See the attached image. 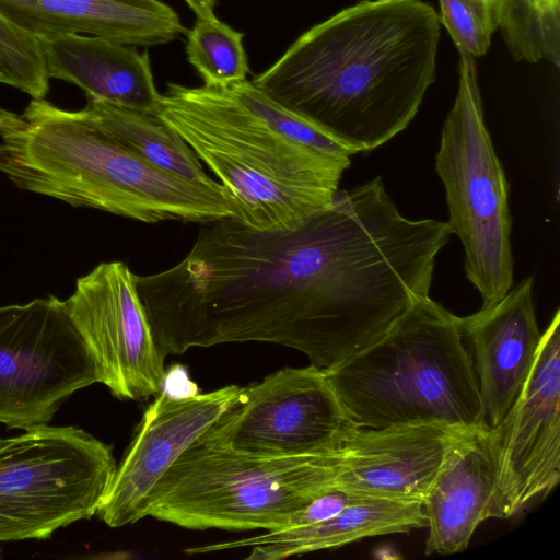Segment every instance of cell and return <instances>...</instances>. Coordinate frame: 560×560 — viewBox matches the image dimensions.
I'll return each instance as SVG.
<instances>
[{
	"label": "cell",
	"instance_id": "6da1fadb",
	"mask_svg": "<svg viewBox=\"0 0 560 560\" xmlns=\"http://www.w3.org/2000/svg\"><path fill=\"white\" fill-rule=\"evenodd\" d=\"M441 23L423 0H361L303 33L252 82L352 154L405 130L435 80Z\"/></svg>",
	"mask_w": 560,
	"mask_h": 560
},
{
	"label": "cell",
	"instance_id": "7a4b0ae2",
	"mask_svg": "<svg viewBox=\"0 0 560 560\" xmlns=\"http://www.w3.org/2000/svg\"><path fill=\"white\" fill-rule=\"evenodd\" d=\"M0 173L21 190L143 223L240 215L223 185H198L159 170L84 107L69 110L45 98H33L21 113L0 107Z\"/></svg>",
	"mask_w": 560,
	"mask_h": 560
},
{
	"label": "cell",
	"instance_id": "3957f363",
	"mask_svg": "<svg viewBox=\"0 0 560 560\" xmlns=\"http://www.w3.org/2000/svg\"><path fill=\"white\" fill-rule=\"evenodd\" d=\"M154 115L233 195L237 220L257 230L291 228L327 207L351 164L283 135L228 88L168 83Z\"/></svg>",
	"mask_w": 560,
	"mask_h": 560
},
{
	"label": "cell",
	"instance_id": "277c9868",
	"mask_svg": "<svg viewBox=\"0 0 560 560\" xmlns=\"http://www.w3.org/2000/svg\"><path fill=\"white\" fill-rule=\"evenodd\" d=\"M358 428L483 424L471 354L457 316L429 296L417 301L376 342L324 370Z\"/></svg>",
	"mask_w": 560,
	"mask_h": 560
},
{
	"label": "cell",
	"instance_id": "5b68a950",
	"mask_svg": "<svg viewBox=\"0 0 560 560\" xmlns=\"http://www.w3.org/2000/svg\"><path fill=\"white\" fill-rule=\"evenodd\" d=\"M332 488V451L261 457L198 438L152 488L147 516L198 530H278Z\"/></svg>",
	"mask_w": 560,
	"mask_h": 560
},
{
	"label": "cell",
	"instance_id": "8992f818",
	"mask_svg": "<svg viewBox=\"0 0 560 560\" xmlns=\"http://www.w3.org/2000/svg\"><path fill=\"white\" fill-rule=\"evenodd\" d=\"M435 170L445 189L447 224L464 248L465 275L482 305L494 303L513 284L509 183L485 124L475 58L465 52Z\"/></svg>",
	"mask_w": 560,
	"mask_h": 560
},
{
	"label": "cell",
	"instance_id": "52a82bcc",
	"mask_svg": "<svg viewBox=\"0 0 560 560\" xmlns=\"http://www.w3.org/2000/svg\"><path fill=\"white\" fill-rule=\"evenodd\" d=\"M116 467L112 447L77 427L0 436V542L45 539L91 518Z\"/></svg>",
	"mask_w": 560,
	"mask_h": 560
},
{
	"label": "cell",
	"instance_id": "ba28073f",
	"mask_svg": "<svg viewBox=\"0 0 560 560\" xmlns=\"http://www.w3.org/2000/svg\"><path fill=\"white\" fill-rule=\"evenodd\" d=\"M100 383L97 366L55 295L0 305V423L48 424L77 390Z\"/></svg>",
	"mask_w": 560,
	"mask_h": 560
},
{
	"label": "cell",
	"instance_id": "9c48e42d",
	"mask_svg": "<svg viewBox=\"0 0 560 560\" xmlns=\"http://www.w3.org/2000/svg\"><path fill=\"white\" fill-rule=\"evenodd\" d=\"M353 427L326 372L311 364L244 387L199 438L247 455L291 457L329 453Z\"/></svg>",
	"mask_w": 560,
	"mask_h": 560
},
{
	"label": "cell",
	"instance_id": "30bf717a",
	"mask_svg": "<svg viewBox=\"0 0 560 560\" xmlns=\"http://www.w3.org/2000/svg\"><path fill=\"white\" fill-rule=\"evenodd\" d=\"M65 304L97 366L100 383L115 397L139 400L162 390L165 355L128 265H96L77 279Z\"/></svg>",
	"mask_w": 560,
	"mask_h": 560
},
{
	"label": "cell",
	"instance_id": "8fae6325",
	"mask_svg": "<svg viewBox=\"0 0 560 560\" xmlns=\"http://www.w3.org/2000/svg\"><path fill=\"white\" fill-rule=\"evenodd\" d=\"M560 312L541 334L527 381L495 428L503 518L545 498L560 480Z\"/></svg>",
	"mask_w": 560,
	"mask_h": 560
},
{
	"label": "cell",
	"instance_id": "7c38bea8",
	"mask_svg": "<svg viewBox=\"0 0 560 560\" xmlns=\"http://www.w3.org/2000/svg\"><path fill=\"white\" fill-rule=\"evenodd\" d=\"M244 387L229 385L205 394L174 396L162 389L136 429L108 491L97 510L109 527L147 517L148 497L176 458L241 396Z\"/></svg>",
	"mask_w": 560,
	"mask_h": 560
},
{
	"label": "cell",
	"instance_id": "4fadbf2b",
	"mask_svg": "<svg viewBox=\"0 0 560 560\" xmlns=\"http://www.w3.org/2000/svg\"><path fill=\"white\" fill-rule=\"evenodd\" d=\"M466 431L443 423L353 427L334 451V487L362 497L423 502Z\"/></svg>",
	"mask_w": 560,
	"mask_h": 560
},
{
	"label": "cell",
	"instance_id": "5bb4252c",
	"mask_svg": "<svg viewBox=\"0 0 560 560\" xmlns=\"http://www.w3.org/2000/svg\"><path fill=\"white\" fill-rule=\"evenodd\" d=\"M478 380L483 424L498 428L518 398L541 339L533 300V277L494 303L457 316Z\"/></svg>",
	"mask_w": 560,
	"mask_h": 560
},
{
	"label": "cell",
	"instance_id": "9a60e30c",
	"mask_svg": "<svg viewBox=\"0 0 560 560\" xmlns=\"http://www.w3.org/2000/svg\"><path fill=\"white\" fill-rule=\"evenodd\" d=\"M423 509L427 555L463 551L482 522L503 518L494 429L481 424L462 435L424 498Z\"/></svg>",
	"mask_w": 560,
	"mask_h": 560
},
{
	"label": "cell",
	"instance_id": "2e32d148",
	"mask_svg": "<svg viewBox=\"0 0 560 560\" xmlns=\"http://www.w3.org/2000/svg\"><path fill=\"white\" fill-rule=\"evenodd\" d=\"M0 14L37 37L88 34L128 46H159L186 32L160 0H0Z\"/></svg>",
	"mask_w": 560,
	"mask_h": 560
},
{
	"label": "cell",
	"instance_id": "e0dca14e",
	"mask_svg": "<svg viewBox=\"0 0 560 560\" xmlns=\"http://www.w3.org/2000/svg\"><path fill=\"white\" fill-rule=\"evenodd\" d=\"M47 74L79 86L91 98L154 114L158 92L147 52L83 34L38 38Z\"/></svg>",
	"mask_w": 560,
	"mask_h": 560
},
{
	"label": "cell",
	"instance_id": "ac0fdd59",
	"mask_svg": "<svg viewBox=\"0 0 560 560\" xmlns=\"http://www.w3.org/2000/svg\"><path fill=\"white\" fill-rule=\"evenodd\" d=\"M421 501L361 497L324 521L270 530L266 534L185 549L188 555L250 547L247 560H280L295 555L338 548L363 538L424 528Z\"/></svg>",
	"mask_w": 560,
	"mask_h": 560
},
{
	"label": "cell",
	"instance_id": "d6986e66",
	"mask_svg": "<svg viewBox=\"0 0 560 560\" xmlns=\"http://www.w3.org/2000/svg\"><path fill=\"white\" fill-rule=\"evenodd\" d=\"M84 108L119 142L156 168L194 184L222 185L206 173L191 148L156 115L91 97Z\"/></svg>",
	"mask_w": 560,
	"mask_h": 560
},
{
	"label": "cell",
	"instance_id": "ffe728a7",
	"mask_svg": "<svg viewBox=\"0 0 560 560\" xmlns=\"http://www.w3.org/2000/svg\"><path fill=\"white\" fill-rule=\"evenodd\" d=\"M493 5L514 60L560 67V0H493Z\"/></svg>",
	"mask_w": 560,
	"mask_h": 560
},
{
	"label": "cell",
	"instance_id": "44dd1931",
	"mask_svg": "<svg viewBox=\"0 0 560 560\" xmlns=\"http://www.w3.org/2000/svg\"><path fill=\"white\" fill-rule=\"evenodd\" d=\"M244 35L217 18H197L187 32L186 55L206 86L226 88L247 80Z\"/></svg>",
	"mask_w": 560,
	"mask_h": 560
},
{
	"label": "cell",
	"instance_id": "7402d4cb",
	"mask_svg": "<svg viewBox=\"0 0 560 560\" xmlns=\"http://www.w3.org/2000/svg\"><path fill=\"white\" fill-rule=\"evenodd\" d=\"M0 83L18 89L32 98H45L49 77L40 42L0 14Z\"/></svg>",
	"mask_w": 560,
	"mask_h": 560
},
{
	"label": "cell",
	"instance_id": "603a6c76",
	"mask_svg": "<svg viewBox=\"0 0 560 560\" xmlns=\"http://www.w3.org/2000/svg\"><path fill=\"white\" fill-rule=\"evenodd\" d=\"M226 88L242 103L289 138L329 155L338 158L353 155L314 125L272 101L252 81L245 80Z\"/></svg>",
	"mask_w": 560,
	"mask_h": 560
},
{
	"label": "cell",
	"instance_id": "cb8c5ba5",
	"mask_svg": "<svg viewBox=\"0 0 560 560\" xmlns=\"http://www.w3.org/2000/svg\"><path fill=\"white\" fill-rule=\"evenodd\" d=\"M439 3L440 23L458 52L474 58L483 56L498 30L493 0H439Z\"/></svg>",
	"mask_w": 560,
	"mask_h": 560
},
{
	"label": "cell",
	"instance_id": "d4e9b609",
	"mask_svg": "<svg viewBox=\"0 0 560 560\" xmlns=\"http://www.w3.org/2000/svg\"><path fill=\"white\" fill-rule=\"evenodd\" d=\"M361 497L340 488L329 489L317 495L294 515L288 527L304 526L324 521L336 515Z\"/></svg>",
	"mask_w": 560,
	"mask_h": 560
},
{
	"label": "cell",
	"instance_id": "484cf974",
	"mask_svg": "<svg viewBox=\"0 0 560 560\" xmlns=\"http://www.w3.org/2000/svg\"><path fill=\"white\" fill-rule=\"evenodd\" d=\"M197 18H215L217 0H184Z\"/></svg>",
	"mask_w": 560,
	"mask_h": 560
}]
</instances>
